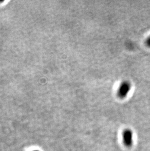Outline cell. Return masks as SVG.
<instances>
[{
  "instance_id": "2",
  "label": "cell",
  "mask_w": 150,
  "mask_h": 151,
  "mask_svg": "<svg viewBox=\"0 0 150 151\" xmlns=\"http://www.w3.org/2000/svg\"><path fill=\"white\" fill-rule=\"evenodd\" d=\"M123 143L125 146L127 147L132 146L133 144V133L130 129H126L123 132Z\"/></svg>"
},
{
  "instance_id": "3",
  "label": "cell",
  "mask_w": 150,
  "mask_h": 151,
  "mask_svg": "<svg viewBox=\"0 0 150 151\" xmlns=\"http://www.w3.org/2000/svg\"><path fill=\"white\" fill-rule=\"evenodd\" d=\"M145 44L148 47H150V36L148 37L145 41Z\"/></svg>"
},
{
  "instance_id": "1",
  "label": "cell",
  "mask_w": 150,
  "mask_h": 151,
  "mask_svg": "<svg viewBox=\"0 0 150 151\" xmlns=\"http://www.w3.org/2000/svg\"><path fill=\"white\" fill-rule=\"evenodd\" d=\"M131 88V84L129 81H124L121 83L117 91V96L119 99H123L128 95Z\"/></svg>"
}]
</instances>
